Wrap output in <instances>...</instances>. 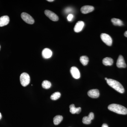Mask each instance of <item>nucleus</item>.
Returning a JSON list of instances; mask_svg holds the SVG:
<instances>
[{
  "label": "nucleus",
  "mask_w": 127,
  "mask_h": 127,
  "mask_svg": "<svg viewBox=\"0 0 127 127\" xmlns=\"http://www.w3.org/2000/svg\"><path fill=\"white\" fill-rule=\"evenodd\" d=\"M109 110L119 114L125 115L127 114V109L120 104H112L108 107Z\"/></svg>",
  "instance_id": "f257e3e1"
},
{
  "label": "nucleus",
  "mask_w": 127,
  "mask_h": 127,
  "mask_svg": "<svg viewBox=\"0 0 127 127\" xmlns=\"http://www.w3.org/2000/svg\"><path fill=\"white\" fill-rule=\"evenodd\" d=\"M107 84L111 87L120 93L124 92V89L122 84L116 80L112 79H108L107 80Z\"/></svg>",
  "instance_id": "f03ea898"
},
{
  "label": "nucleus",
  "mask_w": 127,
  "mask_h": 127,
  "mask_svg": "<svg viewBox=\"0 0 127 127\" xmlns=\"http://www.w3.org/2000/svg\"><path fill=\"white\" fill-rule=\"evenodd\" d=\"M21 84L23 87H26L30 84V77L27 73L24 72L21 74L20 77Z\"/></svg>",
  "instance_id": "7ed1b4c3"
},
{
  "label": "nucleus",
  "mask_w": 127,
  "mask_h": 127,
  "mask_svg": "<svg viewBox=\"0 0 127 127\" xmlns=\"http://www.w3.org/2000/svg\"><path fill=\"white\" fill-rule=\"evenodd\" d=\"M101 38L103 41L107 45L110 46L112 44V39L108 34L105 33L101 34Z\"/></svg>",
  "instance_id": "20e7f679"
},
{
  "label": "nucleus",
  "mask_w": 127,
  "mask_h": 127,
  "mask_svg": "<svg viewBox=\"0 0 127 127\" xmlns=\"http://www.w3.org/2000/svg\"><path fill=\"white\" fill-rule=\"evenodd\" d=\"M21 17L22 20L26 23L31 24V25L34 24V19L31 16L27 13L26 12H23L21 15Z\"/></svg>",
  "instance_id": "39448f33"
},
{
  "label": "nucleus",
  "mask_w": 127,
  "mask_h": 127,
  "mask_svg": "<svg viewBox=\"0 0 127 127\" xmlns=\"http://www.w3.org/2000/svg\"><path fill=\"white\" fill-rule=\"evenodd\" d=\"M45 14L50 20L53 21H57L59 20V17L56 14L49 10H45Z\"/></svg>",
  "instance_id": "423d86ee"
},
{
  "label": "nucleus",
  "mask_w": 127,
  "mask_h": 127,
  "mask_svg": "<svg viewBox=\"0 0 127 127\" xmlns=\"http://www.w3.org/2000/svg\"><path fill=\"white\" fill-rule=\"evenodd\" d=\"M70 73L73 78L76 79L80 78L81 76L80 72L78 68L76 67L72 66L71 67Z\"/></svg>",
  "instance_id": "0eeeda50"
},
{
  "label": "nucleus",
  "mask_w": 127,
  "mask_h": 127,
  "mask_svg": "<svg viewBox=\"0 0 127 127\" xmlns=\"http://www.w3.org/2000/svg\"><path fill=\"white\" fill-rule=\"evenodd\" d=\"M116 65L119 68H125L127 67L124 58L122 55H120L119 56Z\"/></svg>",
  "instance_id": "6e6552de"
},
{
  "label": "nucleus",
  "mask_w": 127,
  "mask_h": 127,
  "mask_svg": "<svg viewBox=\"0 0 127 127\" xmlns=\"http://www.w3.org/2000/svg\"><path fill=\"white\" fill-rule=\"evenodd\" d=\"M88 95L92 98H97L99 97L100 93L97 89H93L88 91Z\"/></svg>",
  "instance_id": "1a4fd4ad"
},
{
  "label": "nucleus",
  "mask_w": 127,
  "mask_h": 127,
  "mask_svg": "<svg viewBox=\"0 0 127 127\" xmlns=\"http://www.w3.org/2000/svg\"><path fill=\"white\" fill-rule=\"evenodd\" d=\"M94 7L90 5H86L83 6L81 9V12L83 14H87L93 11Z\"/></svg>",
  "instance_id": "9d476101"
},
{
  "label": "nucleus",
  "mask_w": 127,
  "mask_h": 127,
  "mask_svg": "<svg viewBox=\"0 0 127 127\" xmlns=\"http://www.w3.org/2000/svg\"><path fill=\"white\" fill-rule=\"evenodd\" d=\"M10 21L9 17L7 16H4L0 17V27L4 26L9 24Z\"/></svg>",
  "instance_id": "9b49d317"
},
{
  "label": "nucleus",
  "mask_w": 127,
  "mask_h": 127,
  "mask_svg": "<svg viewBox=\"0 0 127 127\" xmlns=\"http://www.w3.org/2000/svg\"><path fill=\"white\" fill-rule=\"evenodd\" d=\"M42 55L43 58L48 59L51 58L52 56V51L49 48H45L42 51Z\"/></svg>",
  "instance_id": "f8f14e48"
},
{
  "label": "nucleus",
  "mask_w": 127,
  "mask_h": 127,
  "mask_svg": "<svg viewBox=\"0 0 127 127\" xmlns=\"http://www.w3.org/2000/svg\"><path fill=\"white\" fill-rule=\"evenodd\" d=\"M84 26V23L83 21H79L76 23V25H75L74 28V31L75 32H79L82 30Z\"/></svg>",
  "instance_id": "ddd939ff"
},
{
  "label": "nucleus",
  "mask_w": 127,
  "mask_h": 127,
  "mask_svg": "<svg viewBox=\"0 0 127 127\" xmlns=\"http://www.w3.org/2000/svg\"><path fill=\"white\" fill-rule=\"evenodd\" d=\"M70 111L71 113L72 114H79L81 111V108L80 107H75V105L74 104H72L70 105Z\"/></svg>",
  "instance_id": "4468645a"
},
{
  "label": "nucleus",
  "mask_w": 127,
  "mask_h": 127,
  "mask_svg": "<svg viewBox=\"0 0 127 127\" xmlns=\"http://www.w3.org/2000/svg\"><path fill=\"white\" fill-rule=\"evenodd\" d=\"M102 63L105 66H111L113 64V60L111 58H105L103 60Z\"/></svg>",
  "instance_id": "2eb2a0df"
},
{
  "label": "nucleus",
  "mask_w": 127,
  "mask_h": 127,
  "mask_svg": "<svg viewBox=\"0 0 127 127\" xmlns=\"http://www.w3.org/2000/svg\"><path fill=\"white\" fill-rule=\"evenodd\" d=\"M53 123L55 125H59L63 120V117L62 116L60 115H57L55 116L53 118Z\"/></svg>",
  "instance_id": "dca6fc26"
},
{
  "label": "nucleus",
  "mask_w": 127,
  "mask_h": 127,
  "mask_svg": "<svg viewBox=\"0 0 127 127\" xmlns=\"http://www.w3.org/2000/svg\"><path fill=\"white\" fill-rule=\"evenodd\" d=\"M111 21L113 25L116 26H122L123 25L122 21L118 18H113L111 19Z\"/></svg>",
  "instance_id": "f3484780"
},
{
  "label": "nucleus",
  "mask_w": 127,
  "mask_h": 127,
  "mask_svg": "<svg viewBox=\"0 0 127 127\" xmlns=\"http://www.w3.org/2000/svg\"><path fill=\"white\" fill-rule=\"evenodd\" d=\"M80 61L83 65L86 66L87 65L89 62V58L87 56H82L80 57Z\"/></svg>",
  "instance_id": "a211bd4d"
},
{
  "label": "nucleus",
  "mask_w": 127,
  "mask_h": 127,
  "mask_svg": "<svg viewBox=\"0 0 127 127\" xmlns=\"http://www.w3.org/2000/svg\"><path fill=\"white\" fill-rule=\"evenodd\" d=\"M42 86L43 88L45 89H48L51 86V83L49 81L45 80L42 82Z\"/></svg>",
  "instance_id": "6ab92c4d"
},
{
  "label": "nucleus",
  "mask_w": 127,
  "mask_h": 127,
  "mask_svg": "<svg viewBox=\"0 0 127 127\" xmlns=\"http://www.w3.org/2000/svg\"><path fill=\"white\" fill-rule=\"evenodd\" d=\"M61 96V94L59 92H56L53 93L51 96V98L53 100H56L59 99Z\"/></svg>",
  "instance_id": "aec40b11"
},
{
  "label": "nucleus",
  "mask_w": 127,
  "mask_h": 127,
  "mask_svg": "<svg viewBox=\"0 0 127 127\" xmlns=\"http://www.w3.org/2000/svg\"><path fill=\"white\" fill-rule=\"evenodd\" d=\"M91 119L88 116H86L83 118L82 122L83 124H89L91 123Z\"/></svg>",
  "instance_id": "412c9836"
},
{
  "label": "nucleus",
  "mask_w": 127,
  "mask_h": 127,
  "mask_svg": "<svg viewBox=\"0 0 127 127\" xmlns=\"http://www.w3.org/2000/svg\"><path fill=\"white\" fill-rule=\"evenodd\" d=\"M73 15L71 14H69L67 17V20L69 21H71L72 20L73 18Z\"/></svg>",
  "instance_id": "4be33fe9"
},
{
  "label": "nucleus",
  "mask_w": 127,
  "mask_h": 127,
  "mask_svg": "<svg viewBox=\"0 0 127 127\" xmlns=\"http://www.w3.org/2000/svg\"><path fill=\"white\" fill-rule=\"evenodd\" d=\"M88 117L91 120H93L94 119V114L93 112H91L88 115Z\"/></svg>",
  "instance_id": "5701e85b"
},
{
  "label": "nucleus",
  "mask_w": 127,
  "mask_h": 127,
  "mask_svg": "<svg viewBox=\"0 0 127 127\" xmlns=\"http://www.w3.org/2000/svg\"><path fill=\"white\" fill-rule=\"evenodd\" d=\"M65 10L67 12H68L69 11H71V8H67Z\"/></svg>",
  "instance_id": "b1692460"
},
{
  "label": "nucleus",
  "mask_w": 127,
  "mask_h": 127,
  "mask_svg": "<svg viewBox=\"0 0 127 127\" xmlns=\"http://www.w3.org/2000/svg\"><path fill=\"white\" fill-rule=\"evenodd\" d=\"M102 127H108V125H107L106 124H103L102 126Z\"/></svg>",
  "instance_id": "393cba45"
},
{
  "label": "nucleus",
  "mask_w": 127,
  "mask_h": 127,
  "mask_svg": "<svg viewBox=\"0 0 127 127\" xmlns=\"http://www.w3.org/2000/svg\"><path fill=\"white\" fill-rule=\"evenodd\" d=\"M124 36L126 37H127V31L125 32V33H124Z\"/></svg>",
  "instance_id": "a878e982"
},
{
  "label": "nucleus",
  "mask_w": 127,
  "mask_h": 127,
  "mask_svg": "<svg viewBox=\"0 0 127 127\" xmlns=\"http://www.w3.org/2000/svg\"><path fill=\"white\" fill-rule=\"evenodd\" d=\"M47 1L49 2H53V1H54V0H48Z\"/></svg>",
  "instance_id": "bb28decb"
},
{
  "label": "nucleus",
  "mask_w": 127,
  "mask_h": 127,
  "mask_svg": "<svg viewBox=\"0 0 127 127\" xmlns=\"http://www.w3.org/2000/svg\"><path fill=\"white\" fill-rule=\"evenodd\" d=\"M1 117H2V116H1V113H0V120L1 119Z\"/></svg>",
  "instance_id": "cd10ccee"
},
{
  "label": "nucleus",
  "mask_w": 127,
  "mask_h": 127,
  "mask_svg": "<svg viewBox=\"0 0 127 127\" xmlns=\"http://www.w3.org/2000/svg\"><path fill=\"white\" fill-rule=\"evenodd\" d=\"M105 80H106V81H107V79H108V78H105Z\"/></svg>",
  "instance_id": "c85d7f7f"
},
{
  "label": "nucleus",
  "mask_w": 127,
  "mask_h": 127,
  "mask_svg": "<svg viewBox=\"0 0 127 127\" xmlns=\"http://www.w3.org/2000/svg\"></svg>",
  "instance_id": "c756f323"
}]
</instances>
